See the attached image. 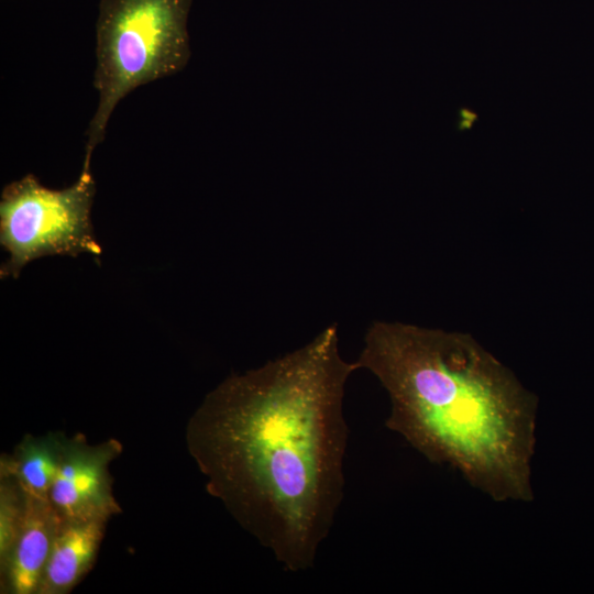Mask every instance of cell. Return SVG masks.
Segmentation results:
<instances>
[{
	"label": "cell",
	"mask_w": 594,
	"mask_h": 594,
	"mask_svg": "<svg viewBox=\"0 0 594 594\" xmlns=\"http://www.w3.org/2000/svg\"><path fill=\"white\" fill-rule=\"evenodd\" d=\"M337 324L306 345L233 374L187 424V448L218 498L288 572L314 566L343 498L349 428Z\"/></svg>",
	"instance_id": "obj_1"
},
{
	"label": "cell",
	"mask_w": 594,
	"mask_h": 594,
	"mask_svg": "<svg viewBox=\"0 0 594 594\" xmlns=\"http://www.w3.org/2000/svg\"><path fill=\"white\" fill-rule=\"evenodd\" d=\"M386 389L385 426L495 502H531L538 398L470 334L373 322L354 362Z\"/></svg>",
	"instance_id": "obj_2"
},
{
	"label": "cell",
	"mask_w": 594,
	"mask_h": 594,
	"mask_svg": "<svg viewBox=\"0 0 594 594\" xmlns=\"http://www.w3.org/2000/svg\"><path fill=\"white\" fill-rule=\"evenodd\" d=\"M191 0H101L96 24L94 87L98 106L87 130L85 156L103 140L123 97L182 70L190 56Z\"/></svg>",
	"instance_id": "obj_3"
},
{
	"label": "cell",
	"mask_w": 594,
	"mask_h": 594,
	"mask_svg": "<svg viewBox=\"0 0 594 594\" xmlns=\"http://www.w3.org/2000/svg\"><path fill=\"white\" fill-rule=\"evenodd\" d=\"M90 158L85 156L80 175L69 187L52 189L28 174L3 188L0 244L9 257L0 267L2 279L18 278L28 263L43 256L101 255L90 219L96 193Z\"/></svg>",
	"instance_id": "obj_4"
},
{
	"label": "cell",
	"mask_w": 594,
	"mask_h": 594,
	"mask_svg": "<svg viewBox=\"0 0 594 594\" xmlns=\"http://www.w3.org/2000/svg\"><path fill=\"white\" fill-rule=\"evenodd\" d=\"M121 452L122 444L116 439L90 446L82 435L68 437L47 498L59 521H108L121 512L109 472Z\"/></svg>",
	"instance_id": "obj_5"
},
{
	"label": "cell",
	"mask_w": 594,
	"mask_h": 594,
	"mask_svg": "<svg viewBox=\"0 0 594 594\" xmlns=\"http://www.w3.org/2000/svg\"><path fill=\"white\" fill-rule=\"evenodd\" d=\"M59 520L48 501L26 494V507L6 561L1 593L37 594Z\"/></svg>",
	"instance_id": "obj_6"
},
{
	"label": "cell",
	"mask_w": 594,
	"mask_h": 594,
	"mask_svg": "<svg viewBox=\"0 0 594 594\" xmlns=\"http://www.w3.org/2000/svg\"><path fill=\"white\" fill-rule=\"evenodd\" d=\"M107 520L59 521L37 594H66L91 570Z\"/></svg>",
	"instance_id": "obj_7"
},
{
	"label": "cell",
	"mask_w": 594,
	"mask_h": 594,
	"mask_svg": "<svg viewBox=\"0 0 594 594\" xmlns=\"http://www.w3.org/2000/svg\"><path fill=\"white\" fill-rule=\"evenodd\" d=\"M68 437L61 431L25 435L11 454L0 459V476H10L30 496L45 499L58 473Z\"/></svg>",
	"instance_id": "obj_8"
},
{
	"label": "cell",
	"mask_w": 594,
	"mask_h": 594,
	"mask_svg": "<svg viewBox=\"0 0 594 594\" xmlns=\"http://www.w3.org/2000/svg\"><path fill=\"white\" fill-rule=\"evenodd\" d=\"M26 507V493L10 476H0V564L14 542Z\"/></svg>",
	"instance_id": "obj_9"
},
{
	"label": "cell",
	"mask_w": 594,
	"mask_h": 594,
	"mask_svg": "<svg viewBox=\"0 0 594 594\" xmlns=\"http://www.w3.org/2000/svg\"><path fill=\"white\" fill-rule=\"evenodd\" d=\"M459 123L458 129L459 130H469L471 129L474 121H476V114L469 109H461L459 112Z\"/></svg>",
	"instance_id": "obj_10"
}]
</instances>
